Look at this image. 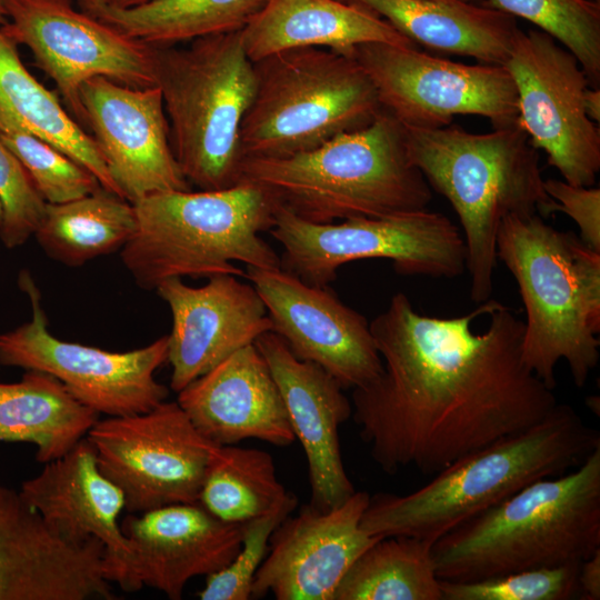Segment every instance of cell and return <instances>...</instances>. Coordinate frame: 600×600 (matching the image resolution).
<instances>
[{
	"mask_svg": "<svg viewBox=\"0 0 600 600\" xmlns=\"http://www.w3.org/2000/svg\"><path fill=\"white\" fill-rule=\"evenodd\" d=\"M497 257L524 306L523 362L554 389L564 360L582 388L600 357V251L537 213L510 214L498 230Z\"/></svg>",
	"mask_w": 600,
	"mask_h": 600,
	"instance_id": "cell-5",
	"label": "cell"
},
{
	"mask_svg": "<svg viewBox=\"0 0 600 600\" xmlns=\"http://www.w3.org/2000/svg\"><path fill=\"white\" fill-rule=\"evenodd\" d=\"M600 550V448L579 467L534 481L432 546L437 576L474 581L580 564Z\"/></svg>",
	"mask_w": 600,
	"mask_h": 600,
	"instance_id": "cell-3",
	"label": "cell"
},
{
	"mask_svg": "<svg viewBox=\"0 0 600 600\" xmlns=\"http://www.w3.org/2000/svg\"><path fill=\"white\" fill-rule=\"evenodd\" d=\"M580 564L529 569L474 581L441 580L442 600H569L580 598Z\"/></svg>",
	"mask_w": 600,
	"mask_h": 600,
	"instance_id": "cell-34",
	"label": "cell"
},
{
	"mask_svg": "<svg viewBox=\"0 0 600 600\" xmlns=\"http://www.w3.org/2000/svg\"><path fill=\"white\" fill-rule=\"evenodd\" d=\"M6 22H7V17H6L2 8H0V26H3Z\"/></svg>",
	"mask_w": 600,
	"mask_h": 600,
	"instance_id": "cell-41",
	"label": "cell"
},
{
	"mask_svg": "<svg viewBox=\"0 0 600 600\" xmlns=\"http://www.w3.org/2000/svg\"><path fill=\"white\" fill-rule=\"evenodd\" d=\"M156 86L188 182L208 191L238 184L240 129L257 86L240 31L200 37L182 49L156 46Z\"/></svg>",
	"mask_w": 600,
	"mask_h": 600,
	"instance_id": "cell-8",
	"label": "cell"
},
{
	"mask_svg": "<svg viewBox=\"0 0 600 600\" xmlns=\"http://www.w3.org/2000/svg\"><path fill=\"white\" fill-rule=\"evenodd\" d=\"M101 472L123 493L126 509L144 512L196 503L211 453L177 401L98 420L87 434Z\"/></svg>",
	"mask_w": 600,
	"mask_h": 600,
	"instance_id": "cell-14",
	"label": "cell"
},
{
	"mask_svg": "<svg viewBox=\"0 0 600 600\" xmlns=\"http://www.w3.org/2000/svg\"><path fill=\"white\" fill-rule=\"evenodd\" d=\"M254 346L269 366L294 437L303 448L310 504L319 510L341 504L356 492L339 441L340 426L352 416L344 389L320 366L298 359L272 331L261 334Z\"/></svg>",
	"mask_w": 600,
	"mask_h": 600,
	"instance_id": "cell-21",
	"label": "cell"
},
{
	"mask_svg": "<svg viewBox=\"0 0 600 600\" xmlns=\"http://www.w3.org/2000/svg\"><path fill=\"white\" fill-rule=\"evenodd\" d=\"M432 1H443V2H447V1H464V2H474L477 0H432Z\"/></svg>",
	"mask_w": 600,
	"mask_h": 600,
	"instance_id": "cell-42",
	"label": "cell"
},
{
	"mask_svg": "<svg viewBox=\"0 0 600 600\" xmlns=\"http://www.w3.org/2000/svg\"><path fill=\"white\" fill-rule=\"evenodd\" d=\"M297 498L290 493L268 513L244 523L241 547L221 570L206 577L198 596L201 600H248L256 573L264 560L274 529L294 510Z\"/></svg>",
	"mask_w": 600,
	"mask_h": 600,
	"instance_id": "cell-35",
	"label": "cell"
},
{
	"mask_svg": "<svg viewBox=\"0 0 600 600\" xmlns=\"http://www.w3.org/2000/svg\"><path fill=\"white\" fill-rule=\"evenodd\" d=\"M290 493L279 481L269 452L236 444L216 446L199 502L222 521L246 523L281 504Z\"/></svg>",
	"mask_w": 600,
	"mask_h": 600,
	"instance_id": "cell-31",
	"label": "cell"
},
{
	"mask_svg": "<svg viewBox=\"0 0 600 600\" xmlns=\"http://www.w3.org/2000/svg\"><path fill=\"white\" fill-rule=\"evenodd\" d=\"M19 381L0 382V443L28 442L48 463L68 453L99 420L53 376L24 370Z\"/></svg>",
	"mask_w": 600,
	"mask_h": 600,
	"instance_id": "cell-27",
	"label": "cell"
},
{
	"mask_svg": "<svg viewBox=\"0 0 600 600\" xmlns=\"http://www.w3.org/2000/svg\"><path fill=\"white\" fill-rule=\"evenodd\" d=\"M386 20L426 48L472 57L483 63L506 62L518 31L514 17L484 4L432 0H339Z\"/></svg>",
	"mask_w": 600,
	"mask_h": 600,
	"instance_id": "cell-25",
	"label": "cell"
},
{
	"mask_svg": "<svg viewBox=\"0 0 600 600\" xmlns=\"http://www.w3.org/2000/svg\"><path fill=\"white\" fill-rule=\"evenodd\" d=\"M547 194L554 200V211L569 216L579 228V238L600 251V189L574 186L564 180H544Z\"/></svg>",
	"mask_w": 600,
	"mask_h": 600,
	"instance_id": "cell-37",
	"label": "cell"
},
{
	"mask_svg": "<svg viewBox=\"0 0 600 600\" xmlns=\"http://www.w3.org/2000/svg\"><path fill=\"white\" fill-rule=\"evenodd\" d=\"M0 240L8 249L24 244L41 223L47 202L26 168L0 139Z\"/></svg>",
	"mask_w": 600,
	"mask_h": 600,
	"instance_id": "cell-36",
	"label": "cell"
},
{
	"mask_svg": "<svg viewBox=\"0 0 600 600\" xmlns=\"http://www.w3.org/2000/svg\"><path fill=\"white\" fill-rule=\"evenodd\" d=\"M353 57L382 109L406 128L447 127L457 114L484 117L493 128L517 123V88L501 64H466L380 42L357 46Z\"/></svg>",
	"mask_w": 600,
	"mask_h": 600,
	"instance_id": "cell-12",
	"label": "cell"
},
{
	"mask_svg": "<svg viewBox=\"0 0 600 600\" xmlns=\"http://www.w3.org/2000/svg\"><path fill=\"white\" fill-rule=\"evenodd\" d=\"M578 582L580 599H600V550L581 563Z\"/></svg>",
	"mask_w": 600,
	"mask_h": 600,
	"instance_id": "cell-38",
	"label": "cell"
},
{
	"mask_svg": "<svg viewBox=\"0 0 600 600\" xmlns=\"http://www.w3.org/2000/svg\"><path fill=\"white\" fill-rule=\"evenodd\" d=\"M369 324L382 371L352 390V418L388 474L413 468L433 476L558 404L523 362V321L498 301L440 318L397 292Z\"/></svg>",
	"mask_w": 600,
	"mask_h": 600,
	"instance_id": "cell-1",
	"label": "cell"
},
{
	"mask_svg": "<svg viewBox=\"0 0 600 600\" xmlns=\"http://www.w3.org/2000/svg\"><path fill=\"white\" fill-rule=\"evenodd\" d=\"M101 1L112 7H117L121 9H129V8L140 7L152 0H101Z\"/></svg>",
	"mask_w": 600,
	"mask_h": 600,
	"instance_id": "cell-40",
	"label": "cell"
},
{
	"mask_svg": "<svg viewBox=\"0 0 600 600\" xmlns=\"http://www.w3.org/2000/svg\"><path fill=\"white\" fill-rule=\"evenodd\" d=\"M370 496L356 491L328 510L303 506L270 537L251 597L278 600H333L342 578L371 544L381 539L361 527Z\"/></svg>",
	"mask_w": 600,
	"mask_h": 600,
	"instance_id": "cell-18",
	"label": "cell"
},
{
	"mask_svg": "<svg viewBox=\"0 0 600 600\" xmlns=\"http://www.w3.org/2000/svg\"><path fill=\"white\" fill-rule=\"evenodd\" d=\"M404 132L410 160L458 216L470 298L486 302L493 290L502 220L534 213L544 219L556 212L544 190L538 150L517 123L480 134L451 124L404 127Z\"/></svg>",
	"mask_w": 600,
	"mask_h": 600,
	"instance_id": "cell-4",
	"label": "cell"
},
{
	"mask_svg": "<svg viewBox=\"0 0 600 600\" xmlns=\"http://www.w3.org/2000/svg\"><path fill=\"white\" fill-rule=\"evenodd\" d=\"M134 230L133 204L101 188L71 201L47 203L33 236L48 257L79 267L121 250Z\"/></svg>",
	"mask_w": 600,
	"mask_h": 600,
	"instance_id": "cell-29",
	"label": "cell"
},
{
	"mask_svg": "<svg viewBox=\"0 0 600 600\" xmlns=\"http://www.w3.org/2000/svg\"><path fill=\"white\" fill-rule=\"evenodd\" d=\"M256 92L240 129L243 158H284L363 129L382 112L376 88L352 56L316 47L253 62Z\"/></svg>",
	"mask_w": 600,
	"mask_h": 600,
	"instance_id": "cell-9",
	"label": "cell"
},
{
	"mask_svg": "<svg viewBox=\"0 0 600 600\" xmlns=\"http://www.w3.org/2000/svg\"><path fill=\"white\" fill-rule=\"evenodd\" d=\"M240 34L252 62L306 47L352 57L357 46L369 42L418 47L386 20L339 0H267Z\"/></svg>",
	"mask_w": 600,
	"mask_h": 600,
	"instance_id": "cell-24",
	"label": "cell"
},
{
	"mask_svg": "<svg viewBox=\"0 0 600 600\" xmlns=\"http://www.w3.org/2000/svg\"><path fill=\"white\" fill-rule=\"evenodd\" d=\"M80 101L93 140L121 198L189 191L174 157L159 87L132 88L106 77L82 83Z\"/></svg>",
	"mask_w": 600,
	"mask_h": 600,
	"instance_id": "cell-17",
	"label": "cell"
},
{
	"mask_svg": "<svg viewBox=\"0 0 600 600\" xmlns=\"http://www.w3.org/2000/svg\"><path fill=\"white\" fill-rule=\"evenodd\" d=\"M600 448V432L569 404L540 422L456 460L404 496L370 497L361 527L371 536L414 537L432 543L540 479L579 467Z\"/></svg>",
	"mask_w": 600,
	"mask_h": 600,
	"instance_id": "cell-2",
	"label": "cell"
},
{
	"mask_svg": "<svg viewBox=\"0 0 600 600\" xmlns=\"http://www.w3.org/2000/svg\"><path fill=\"white\" fill-rule=\"evenodd\" d=\"M22 499L61 537L100 540L106 548L107 576L124 591H137L130 542L121 529L126 508L122 491L100 470L87 437L64 456L44 463L22 482Z\"/></svg>",
	"mask_w": 600,
	"mask_h": 600,
	"instance_id": "cell-20",
	"label": "cell"
},
{
	"mask_svg": "<svg viewBox=\"0 0 600 600\" xmlns=\"http://www.w3.org/2000/svg\"><path fill=\"white\" fill-rule=\"evenodd\" d=\"M241 180L310 222L427 209L431 188L409 158L404 127L382 112L368 127L284 158H244Z\"/></svg>",
	"mask_w": 600,
	"mask_h": 600,
	"instance_id": "cell-6",
	"label": "cell"
},
{
	"mask_svg": "<svg viewBox=\"0 0 600 600\" xmlns=\"http://www.w3.org/2000/svg\"><path fill=\"white\" fill-rule=\"evenodd\" d=\"M583 107L588 118L594 123L600 121V90L587 87L583 93Z\"/></svg>",
	"mask_w": 600,
	"mask_h": 600,
	"instance_id": "cell-39",
	"label": "cell"
},
{
	"mask_svg": "<svg viewBox=\"0 0 600 600\" xmlns=\"http://www.w3.org/2000/svg\"><path fill=\"white\" fill-rule=\"evenodd\" d=\"M432 546L414 537L379 539L349 568L333 600H442Z\"/></svg>",
	"mask_w": 600,
	"mask_h": 600,
	"instance_id": "cell-30",
	"label": "cell"
},
{
	"mask_svg": "<svg viewBox=\"0 0 600 600\" xmlns=\"http://www.w3.org/2000/svg\"><path fill=\"white\" fill-rule=\"evenodd\" d=\"M154 290L172 317L167 362L171 366L170 388L177 393L272 331L261 297L237 276L217 274L202 287L188 286L174 277L161 281Z\"/></svg>",
	"mask_w": 600,
	"mask_h": 600,
	"instance_id": "cell-19",
	"label": "cell"
},
{
	"mask_svg": "<svg viewBox=\"0 0 600 600\" xmlns=\"http://www.w3.org/2000/svg\"><path fill=\"white\" fill-rule=\"evenodd\" d=\"M0 26V133L27 132L88 169L101 187L120 197L92 136L23 66Z\"/></svg>",
	"mask_w": 600,
	"mask_h": 600,
	"instance_id": "cell-26",
	"label": "cell"
},
{
	"mask_svg": "<svg viewBox=\"0 0 600 600\" xmlns=\"http://www.w3.org/2000/svg\"><path fill=\"white\" fill-rule=\"evenodd\" d=\"M267 0H152L121 9L101 0H78L80 10L133 39L173 46L242 30Z\"/></svg>",
	"mask_w": 600,
	"mask_h": 600,
	"instance_id": "cell-28",
	"label": "cell"
},
{
	"mask_svg": "<svg viewBox=\"0 0 600 600\" xmlns=\"http://www.w3.org/2000/svg\"><path fill=\"white\" fill-rule=\"evenodd\" d=\"M269 232L283 247L280 268L319 287L336 280L343 264L364 259L390 260L402 276L451 279L466 270L460 229L428 209L316 223L279 204Z\"/></svg>",
	"mask_w": 600,
	"mask_h": 600,
	"instance_id": "cell-10",
	"label": "cell"
},
{
	"mask_svg": "<svg viewBox=\"0 0 600 600\" xmlns=\"http://www.w3.org/2000/svg\"><path fill=\"white\" fill-rule=\"evenodd\" d=\"M243 278L261 297L272 332L298 359L320 366L343 389L364 387L381 373L369 322L329 286L306 283L281 268L247 266Z\"/></svg>",
	"mask_w": 600,
	"mask_h": 600,
	"instance_id": "cell-16",
	"label": "cell"
},
{
	"mask_svg": "<svg viewBox=\"0 0 600 600\" xmlns=\"http://www.w3.org/2000/svg\"><path fill=\"white\" fill-rule=\"evenodd\" d=\"M1 219H2V208H1V204H0V223H1Z\"/></svg>",
	"mask_w": 600,
	"mask_h": 600,
	"instance_id": "cell-43",
	"label": "cell"
},
{
	"mask_svg": "<svg viewBox=\"0 0 600 600\" xmlns=\"http://www.w3.org/2000/svg\"><path fill=\"white\" fill-rule=\"evenodd\" d=\"M243 527L220 520L200 502L126 517L121 529L131 546L138 589L146 586L171 600L181 599L191 579L208 577L236 557Z\"/></svg>",
	"mask_w": 600,
	"mask_h": 600,
	"instance_id": "cell-22",
	"label": "cell"
},
{
	"mask_svg": "<svg viewBox=\"0 0 600 600\" xmlns=\"http://www.w3.org/2000/svg\"><path fill=\"white\" fill-rule=\"evenodd\" d=\"M3 32L31 51L34 63L56 84L68 112L82 127V83L106 77L132 88L156 86V46L128 37L71 0H2Z\"/></svg>",
	"mask_w": 600,
	"mask_h": 600,
	"instance_id": "cell-13",
	"label": "cell"
},
{
	"mask_svg": "<svg viewBox=\"0 0 600 600\" xmlns=\"http://www.w3.org/2000/svg\"><path fill=\"white\" fill-rule=\"evenodd\" d=\"M530 21L574 54L593 88L600 82V4L593 0H488Z\"/></svg>",
	"mask_w": 600,
	"mask_h": 600,
	"instance_id": "cell-32",
	"label": "cell"
},
{
	"mask_svg": "<svg viewBox=\"0 0 600 600\" xmlns=\"http://www.w3.org/2000/svg\"><path fill=\"white\" fill-rule=\"evenodd\" d=\"M177 402L197 430L217 446L259 439L287 447L296 440L279 388L254 343L186 386Z\"/></svg>",
	"mask_w": 600,
	"mask_h": 600,
	"instance_id": "cell-23",
	"label": "cell"
},
{
	"mask_svg": "<svg viewBox=\"0 0 600 600\" xmlns=\"http://www.w3.org/2000/svg\"><path fill=\"white\" fill-rule=\"evenodd\" d=\"M132 204L136 230L120 256L144 290L174 277H244L236 261L280 268L279 256L260 236L272 227L279 204L258 184L241 180L222 190L163 191Z\"/></svg>",
	"mask_w": 600,
	"mask_h": 600,
	"instance_id": "cell-7",
	"label": "cell"
},
{
	"mask_svg": "<svg viewBox=\"0 0 600 600\" xmlns=\"http://www.w3.org/2000/svg\"><path fill=\"white\" fill-rule=\"evenodd\" d=\"M18 283L29 298L32 316L0 333V366L53 376L99 416L141 413L167 400L169 389L154 374L168 361V334L124 352L61 340L48 329L41 293L30 272L22 270Z\"/></svg>",
	"mask_w": 600,
	"mask_h": 600,
	"instance_id": "cell-11",
	"label": "cell"
},
{
	"mask_svg": "<svg viewBox=\"0 0 600 600\" xmlns=\"http://www.w3.org/2000/svg\"><path fill=\"white\" fill-rule=\"evenodd\" d=\"M0 139L26 168L47 203H63L102 188L88 169L32 134L6 132Z\"/></svg>",
	"mask_w": 600,
	"mask_h": 600,
	"instance_id": "cell-33",
	"label": "cell"
},
{
	"mask_svg": "<svg viewBox=\"0 0 600 600\" xmlns=\"http://www.w3.org/2000/svg\"><path fill=\"white\" fill-rule=\"evenodd\" d=\"M503 67L518 92L517 124L546 152L564 181L592 187L600 170V133L583 107L590 86L572 52L542 30L518 29Z\"/></svg>",
	"mask_w": 600,
	"mask_h": 600,
	"instance_id": "cell-15",
	"label": "cell"
},
{
	"mask_svg": "<svg viewBox=\"0 0 600 600\" xmlns=\"http://www.w3.org/2000/svg\"><path fill=\"white\" fill-rule=\"evenodd\" d=\"M1 6H2V0H0V8H2ZM2 10H3V9H2Z\"/></svg>",
	"mask_w": 600,
	"mask_h": 600,
	"instance_id": "cell-44",
	"label": "cell"
}]
</instances>
